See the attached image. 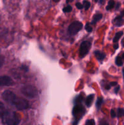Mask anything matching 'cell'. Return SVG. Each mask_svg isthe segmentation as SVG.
<instances>
[{
	"mask_svg": "<svg viewBox=\"0 0 124 125\" xmlns=\"http://www.w3.org/2000/svg\"><path fill=\"white\" fill-rule=\"evenodd\" d=\"M1 117L4 125H18L20 122V118L17 113L11 110H5Z\"/></svg>",
	"mask_w": 124,
	"mask_h": 125,
	"instance_id": "6da1fadb",
	"label": "cell"
},
{
	"mask_svg": "<svg viewBox=\"0 0 124 125\" xmlns=\"http://www.w3.org/2000/svg\"><path fill=\"white\" fill-rule=\"evenodd\" d=\"M11 104L14 106L17 109L20 110L27 109L29 107V106L28 101L27 100L24 98H22L17 97V96L13 100Z\"/></svg>",
	"mask_w": 124,
	"mask_h": 125,
	"instance_id": "7a4b0ae2",
	"label": "cell"
},
{
	"mask_svg": "<svg viewBox=\"0 0 124 125\" xmlns=\"http://www.w3.org/2000/svg\"><path fill=\"white\" fill-rule=\"evenodd\" d=\"M21 92L23 95L29 98H35L37 96L38 90L32 85H26L21 89Z\"/></svg>",
	"mask_w": 124,
	"mask_h": 125,
	"instance_id": "3957f363",
	"label": "cell"
},
{
	"mask_svg": "<svg viewBox=\"0 0 124 125\" xmlns=\"http://www.w3.org/2000/svg\"><path fill=\"white\" fill-rule=\"evenodd\" d=\"M83 28V24L80 21H75L72 23L68 27V32L71 34H76Z\"/></svg>",
	"mask_w": 124,
	"mask_h": 125,
	"instance_id": "277c9868",
	"label": "cell"
},
{
	"mask_svg": "<svg viewBox=\"0 0 124 125\" xmlns=\"http://www.w3.org/2000/svg\"><path fill=\"white\" fill-rule=\"evenodd\" d=\"M91 46V43L88 41H84L82 43L80 46V56L82 57H83L86 55Z\"/></svg>",
	"mask_w": 124,
	"mask_h": 125,
	"instance_id": "5b68a950",
	"label": "cell"
},
{
	"mask_svg": "<svg viewBox=\"0 0 124 125\" xmlns=\"http://www.w3.org/2000/svg\"><path fill=\"white\" fill-rule=\"evenodd\" d=\"M15 97H16V95L11 90L4 91L2 94V97L4 100H5L7 103L9 104H11Z\"/></svg>",
	"mask_w": 124,
	"mask_h": 125,
	"instance_id": "8992f818",
	"label": "cell"
},
{
	"mask_svg": "<svg viewBox=\"0 0 124 125\" xmlns=\"http://www.w3.org/2000/svg\"><path fill=\"white\" fill-rule=\"evenodd\" d=\"M14 84V81L11 77L8 76H0V85L1 86H10Z\"/></svg>",
	"mask_w": 124,
	"mask_h": 125,
	"instance_id": "52a82bcc",
	"label": "cell"
},
{
	"mask_svg": "<svg viewBox=\"0 0 124 125\" xmlns=\"http://www.w3.org/2000/svg\"><path fill=\"white\" fill-rule=\"evenodd\" d=\"M84 112H85L84 107L80 104H77L74 107L73 110H72V114L74 117H78L83 114Z\"/></svg>",
	"mask_w": 124,
	"mask_h": 125,
	"instance_id": "ba28073f",
	"label": "cell"
},
{
	"mask_svg": "<svg viewBox=\"0 0 124 125\" xmlns=\"http://www.w3.org/2000/svg\"><path fill=\"white\" fill-rule=\"evenodd\" d=\"M94 54H95V56H96V58L99 60H100V61H102L105 58V56H106L105 53L100 52L99 51H96L94 52Z\"/></svg>",
	"mask_w": 124,
	"mask_h": 125,
	"instance_id": "9c48e42d",
	"label": "cell"
},
{
	"mask_svg": "<svg viewBox=\"0 0 124 125\" xmlns=\"http://www.w3.org/2000/svg\"><path fill=\"white\" fill-rule=\"evenodd\" d=\"M94 95H89L88 97H87L85 101V104L87 107H89L92 105L93 100H94Z\"/></svg>",
	"mask_w": 124,
	"mask_h": 125,
	"instance_id": "30bf717a",
	"label": "cell"
},
{
	"mask_svg": "<svg viewBox=\"0 0 124 125\" xmlns=\"http://www.w3.org/2000/svg\"><path fill=\"white\" fill-rule=\"evenodd\" d=\"M102 15L101 13H98V14H96L93 17V21H92V23L93 24H96L97 21H99V20L102 19Z\"/></svg>",
	"mask_w": 124,
	"mask_h": 125,
	"instance_id": "8fae6325",
	"label": "cell"
},
{
	"mask_svg": "<svg viewBox=\"0 0 124 125\" xmlns=\"http://www.w3.org/2000/svg\"><path fill=\"white\" fill-rule=\"evenodd\" d=\"M123 34H124L123 31H119L117 33H116V36H114V37L113 39L114 43H117V42H118L120 38L122 36Z\"/></svg>",
	"mask_w": 124,
	"mask_h": 125,
	"instance_id": "7c38bea8",
	"label": "cell"
},
{
	"mask_svg": "<svg viewBox=\"0 0 124 125\" xmlns=\"http://www.w3.org/2000/svg\"><path fill=\"white\" fill-rule=\"evenodd\" d=\"M114 21H115L116 25L118 26H121L123 22V19L122 18V16H118L116 17L115 19H114Z\"/></svg>",
	"mask_w": 124,
	"mask_h": 125,
	"instance_id": "4fadbf2b",
	"label": "cell"
},
{
	"mask_svg": "<svg viewBox=\"0 0 124 125\" xmlns=\"http://www.w3.org/2000/svg\"><path fill=\"white\" fill-rule=\"evenodd\" d=\"M114 6H115V2H114V0H110L108 2V6L106 7V9L107 11H109V10L112 9L114 7Z\"/></svg>",
	"mask_w": 124,
	"mask_h": 125,
	"instance_id": "5bb4252c",
	"label": "cell"
},
{
	"mask_svg": "<svg viewBox=\"0 0 124 125\" xmlns=\"http://www.w3.org/2000/svg\"><path fill=\"white\" fill-rule=\"evenodd\" d=\"M102 103H103V98L102 97H99L97 98V101H96V107L97 108V109H99L102 106Z\"/></svg>",
	"mask_w": 124,
	"mask_h": 125,
	"instance_id": "9a60e30c",
	"label": "cell"
},
{
	"mask_svg": "<svg viewBox=\"0 0 124 125\" xmlns=\"http://www.w3.org/2000/svg\"><path fill=\"white\" fill-rule=\"evenodd\" d=\"M116 64L117 66H122L123 65V61H122V57L119 56H117L116 59Z\"/></svg>",
	"mask_w": 124,
	"mask_h": 125,
	"instance_id": "2e32d148",
	"label": "cell"
},
{
	"mask_svg": "<svg viewBox=\"0 0 124 125\" xmlns=\"http://www.w3.org/2000/svg\"><path fill=\"white\" fill-rule=\"evenodd\" d=\"M83 7L85 8V10H88L89 8H90V6H91V4L89 1H83Z\"/></svg>",
	"mask_w": 124,
	"mask_h": 125,
	"instance_id": "e0dca14e",
	"label": "cell"
},
{
	"mask_svg": "<svg viewBox=\"0 0 124 125\" xmlns=\"http://www.w3.org/2000/svg\"><path fill=\"white\" fill-rule=\"evenodd\" d=\"M117 116L119 117H122L124 116V109L119 108L117 109Z\"/></svg>",
	"mask_w": 124,
	"mask_h": 125,
	"instance_id": "ac0fdd59",
	"label": "cell"
},
{
	"mask_svg": "<svg viewBox=\"0 0 124 125\" xmlns=\"http://www.w3.org/2000/svg\"><path fill=\"white\" fill-rule=\"evenodd\" d=\"M72 10V8L71 6H67L63 9V11L65 13H69V12H71Z\"/></svg>",
	"mask_w": 124,
	"mask_h": 125,
	"instance_id": "d6986e66",
	"label": "cell"
},
{
	"mask_svg": "<svg viewBox=\"0 0 124 125\" xmlns=\"http://www.w3.org/2000/svg\"><path fill=\"white\" fill-rule=\"evenodd\" d=\"M4 111H5L4 106V104H3L1 102H0V117L2 116V115L3 114L4 112Z\"/></svg>",
	"mask_w": 124,
	"mask_h": 125,
	"instance_id": "ffe728a7",
	"label": "cell"
},
{
	"mask_svg": "<svg viewBox=\"0 0 124 125\" xmlns=\"http://www.w3.org/2000/svg\"><path fill=\"white\" fill-rule=\"evenodd\" d=\"M83 100V98L82 96H78L76 97V98L75 100V103H77V104H79V103L82 102Z\"/></svg>",
	"mask_w": 124,
	"mask_h": 125,
	"instance_id": "44dd1931",
	"label": "cell"
},
{
	"mask_svg": "<svg viewBox=\"0 0 124 125\" xmlns=\"http://www.w3.org/2000/svg\"><path fill=\"white\" fill-rule=\"evenodd\" d=\"M85 29L86 31L88 32H92V31H93V28H92V27H91V26L90 25L89 23H86V24Z\"/></svg>",
	"mask_w": 124,
	"mask_h": 125,
	"instance_id": "7402d4cb",
	"label": "cell"
},
{
	"mask_svg": "<svg viewBox=\"0 0 124 125\" xmlns=\"http://www.w3.org/2000/svg\"><path fill=\"white\" fill-rule=\"evenodd\" d=\"M95 125V121L94 120H88L86 122V125Z\"/></svg>",
	"mask_w": 124,
	"mask_h": 125,
	"instance_id": "603a6c76",
	"label": "cell"
},
{
	"mask_svg": "<svg viewBox=\"0 0 124 125\" xmlns=\"http://www.w3.org/2000/svg\"><path fill=\"white\" fill-rule=\"evenodd\" d=\"M75 6H76L79 9H82L83 8H84L83 5L82 4H81L80 3H77L76 4H75Z\"/></svg>",
	"mask_w": 124,
	"mask_h": 125,
	"instance_id": "cb8c5ba5",
	"label": "cell"
},
{
	"mask_svg": "<svg viewBox=\"0 0 124 125\" xmlns=\"http://www.w3.org/2000/svg\"><path fill=\"white\" fill-rule=\"evenodd\" d=\"M4 59L3 56H0V67L3 65V64H4Z\"/></svg>",
	"mask_w": 124,
	"mask_h": 125,
	"instance_id": "d4e9b609",
	"label": "cell"
},
{
	"mask_svg": "<svg viewBox=\"0 0 124 125\" xmlns=\"http://www.w3.org/2000/svg\"><path fill=\"white\" fill-rule=\"evenodd\" d=\"M111 117L113 118L116 117V113L115 111H114L113 109H112V110H111Z\"/></svg>",
	"mask_w": 124,
	"mask_h": 125,
	"instance_id": "484cf974",
	"label": "cell"
},
{
	"mask_svg": "<svg viewBox=\"0 0 124 125\" xmlns=\"http://www.w3.org/2000/svg\"><path fill=\"white\" fill-rule=\"evenodd\" d=\"M119 89H120L119 86L116 87L114 89V92H115L116 93H118V92H119Z\"/></svg>",
	"mask_w": 124,
	"mask_h": 125,
	"instance_id": "4316f807",
	"label": "cell"
},
{
	"mask_svg": "<svg viewBox=\"0 0 124 125\" xmlns=\"http://www.w3.org/2000/svg\"><path fill=\"white\" fill-rule=\"evenodd\" d=\"M117 85V82H111L110 83L111 86H116Z\"/></svg>",
	"mask_w": 124,
	"mask_h": 125,
	"instance_id": "83f0119b",
	"label": "cell"
},
{
	"mask_svg": "<svg viewBox=\"0 0 124 125\" xmlns=\"http://www.w3.org/2000/svg\"><path fill=\"white\" fill-rule=\"evenodd\" d=\"M21 69H22L23 70H25L26 72H27V67L25 65H23L22 67H21Z\"/></svg>",
	"mask_w": 124,
	"mask_h": 125,
	"instance_id": "f1b7e54d",
	"label": "cell"
},
{
	"mask_svg": "<svg viewBox=\"0 0 124 125\" xmlns=\"http://www.w3.org/2000/svg\"><path fill=\"white\" fill-rule=\"evenodd\" d=\"M100 125H108V123L106 122V121H102V122L100 123Z\"/></svg>",
	"mask_w": 124,
	"mask_h": 125,
	"instance_id": "f546056e",
	"label": "cell"
},
{
	"mask_svg": "<svg viewBox=\"0 0 124 125\" xmlns=\"http://www.w3.org/2000/svg\"><path fill=\"white\" fill-rule=\"evenodd\" d=\"M118 48H119V45L117 43H116V44H115V45H114V48L115 49H117Z\"/></svg>",
	"mask_w": 124,
	"mask_h": 125,
	"instance_id": "4dcf8cb0",
	"label": "cell"
},
{
	"mask_svg": "<svg viewBox=\"0 0 124 125\" xmlns=\"http://www.w3.org/2000/svg\"><path fill=\"white\" fill-rule=\"evenodd\" d=\"M111 88V85H107L105 86V89H106V90H109Z\"/></svg>",
	"mask_w": 124,
	"mask_h": 125,
	"instance_id": "1f68e13d",
	"label": "cell"
},
{
	"mask_svg": "<svg viewBox=\"0 0 124 125\" xmlns=\"http://www.w3.org/2000/svg\"><path fill=\"white\" fill-rule=\"evenodd\" d=\"M73 0H66V3H69L70 2H72Z\"/></svg>",
	"mask_w": 124,
	"mask_h": 125,
	"instance_id": "d6a6232c",
	"label": "cell"
},
{
	"mask_svg": "<svg viewBox=\"0 0 124 125\" xmlns=\"http://www.w3.org/2000/svg\"><path fill=\"white\" fill-rule=\"evenodd\" d=\"M119 6H120V3H117V4L116 6V9H118Z\"/></svg>",
	"mask_w": 124,
	"mask_h": 125,
	"instance_id": "836d02e7",
	"label": "cell"
},
{
	"mask_svg": "<svg viewBox=\"0 0 124 125\" xmlns=\"http://www.w3.org/2000/svg\"><path fill=\"white\" fill-rule=\"evenodd\" d=\"M121 16H124V11L121 12Z\"/></svg>",
	"mask_w": 124,
	"mask_h": 125,
	"instance_id": "e575fe53",
	"label": "cell"
},
{
	"mask_svg": "<svg viewBox=\"0 0 124 125\" xmlns=\"http://www.w3.org/2000/svg\"><path fill=\"white\" fill-rule=\"evenodd\" d=\"M122 59L124 60V53L122 54Z\"/></svg>",
	"mask_w": 124,
	"mask_h": 125,
	"instance_id": "d590c367",
	"label": "cell"
},
{
	"mask_svg": "<svg viewBox=\"0 0 124 125\" xmlns=\"http://www.w3.org/2000/svg\"><path fill=\"white\" fill-rule=\"evenodd\" d=\"M122 72H123V75H124V69H123Z\"/></svg>",
	"mask_w": 124,
	"mask_h": 125,
	"instance_id": "8d00e7d4",
	"label": "cell"
},
{
	"mask_svg": "<svg viewBox=\"0 0 124 125\" xmlns=\"http://www.w3.org/2000/svg\"><path fill=\"white\" fill-rule=\"evenodd\" d=\"M97 1H98V0H95V1H96V2H97Z\"/></svg>",
	"mask_w": 124,
	"mask_h": 125,
	"instance_id": "74e56055",
	"label": "cell"
}]
</instances>
